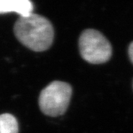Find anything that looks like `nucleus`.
<instances>
[{"label": "nucleus", "mask_w": 133, "mask_h": 133, "mask_svg": "<svg viewBox=\"0 0 133 133\" xmlns=\"http://www.w3.org/2000/svg\"><path fill=\"white\" fill-rule=\"evenodd\" d=\"M14 30L20 42L36 52L47 50L54 38L52 23L46 17L35 14L20 17L15 23Z\"/></svg>", "instance_id": "nucleus-1"}, {"label": "nucleus", "mask_w": 133, "mask_h": 133, "mask_svg": "<svg viewBox=\"0 0 133 133\" xmlns=\"http://www.w3.org/2000/svg\"><path fill=\"white\" fill-rule=\"evenodd\" d=\"M72 93V87L68 83L52 81L43 89L39 95V108L44 114L48 116L62 115L69 107Z\"/></svg>", "instance_id": "nucleus-2"}, {"label": "nucleus", "mask_w": 133, "mask_h": 133, "mask_svg": "<svg viewBox=\"0 0 133 133\" xmlns=\"http://www.w3.org/2000/svg\"><path fill=\"white\" fill-rule=\"evenodd\" d=\"M79 50L86 62L93 64H103L112 56V46L104 36L93 29L84 30L80 36Z\"/></svg>", "instance_id": "nucleus-3"}, {"label": "nucleus", "mask_w": 133, "mask_h": 133, "mask_svg": "<svg viewBox=\"0 0 133 133\" xmlns=\"http://www.w3.org/2000/svg\"><path fill=\"white\" fill-rule=\"evenodd\" d=\"M33 4L30 0H0V14L16 13L21 17L33 14Z\"/></svg>", "instance_id": "nucleus-4"}, {"label": "nucleus", "mask_w": 133, "mask_h": 133, "mask_svg": "<svg viewBox=\"0 0 133 133\" xmlns=\"http://www.w3.org/2000/svg\"><path fill=\"white\" fill-rule=\"evenodd\" d=\"M0 133H19V124L13 115H0Z\"/></svg>", "instance_id": "nucleus-5"}, {"label": "nucleus", "mask_w": 133, "mask_h": 133, "mask_svg": "<svg viewBox=\"0 0 133 133\" xmlns=\"http://www.w3.org/2000/svg\"><path fill=\"white\" fill-rule=\"evenodd\" d=\"M129 56L131 59V61L133 63V42L129 45Z\"/></svg>", "instance_id": "nucleus-6"}]
</instances>
